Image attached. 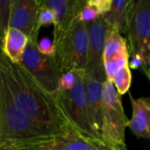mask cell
<instances>
[{
	"mask_svg": "<svg viewBox=\"0 0 150 150\" xmlns=\"http://www.w3.org/2000/svg\"><path fill=\"white\" fill-rule=\"evenodd\" d=\"M40 30H35L28 38L24 51L21 64L48 92L55 93L58 90L62 73L54 56L40 54L37 49V41Z\"/></svg>",
	"mask_w": 150,
	"mask_h": 150,
	"instance_id": "cell-5",
	"label": "cell"
},
{
	"mask_svg": "<svg viewBox=\"0 0 150 150\" xmlns=\"http://www.w3.org/2000/svg\"><path fill=\"white\" fill-rule=\"evenodd\" d=\"M76 83V73L75 71H69L61 75L58 90H70Z\"/></svg>",
	"mask_w": 150,
	"mask_h": 150,
	"instance_id": "cell-23",
	"label": "cell"
},
{
	"mask_svg": "<svg viewBox=\"0 0 150 150\" xmlns=\"http://www.w3.org/2000/svg\"><path fill=\"white\" fill-rule=\"evenodd\" d=\"M99 17V14L95 8V6L89 1H85L83 8L78 16V19L83 23H89L95 20L97 18Z\"/></svg>",
	"mask_w": 150,
	"mask_h": 150,
	"instance_id": "cell-20",
	"label": "cell"
},
{
	"mask_svg": "<svg viewBox=\"0 0 150 150\" xmlns=\"http://www.w3.org/2000/svg\"><path fill=\"white\" fill-rule=\"evenodd\" d=\"M56 134L17 108L0 61V145L20 150L51 142Z\"/></svg>",
	"mask_w": 150,
	"mask_h": 150,
	"instance_id": "cell-2",
	"label": "cell"
},
{
	"mask_svg": "<svg viewBox=\"0 0 150 150\" xmlns=\"http://www.w3.org/2000/svg\"><path fill=\"white\" fill-rule=\"evenodd\" d=\"M54 59L60 72L84 70L88 54V35L85 23L76 18L60 37L53 40Z\"/></svg>",
	"mask_w": 150,
	"mask_h": 150,
	"instance_id": "cell-3",
	"label": "cell"
},
{
	"mask_svg": "<svg viewBox=\"0 0 150 150\" xmlns=\"http://www.w3.org/2000/svg\"><path fill=\"white\" fill-rule=\"evenodd\" d=\"M112 82L120 95H124L129 91L132 83V72L128 64L122 67L115 74Z\"/></svg>",
	"mask_w": 150,
	"mask_h": 150,
	"instance_id": "cell-17",
	"label": "cell"
},
{
	"mask_svg": "<svg viewBox=\"0 0 150 150\" xmlns=\"http://www.w3.org/2000/svg\"><path fill=\"white\" fill-rule=\"evenodd\" d=\"M97 144L98 150H128L127 148H122L120 146L110 144L101 138H97Z\"/></svg>",
	"mask_w": 150,
	"mask_h": 150,
	"instance_id": "cell-25",
	"label": "cell"
},
{
	"mask_svg": "<svg viewBox=\"0 0 150 150\" xmlns=\"http://www.w3.org/2000/svg\"><path fill=\"white\" fill-rule=\"evenodd\" d=\"M0 45H1V44H0Z\"/></svg>",
	"mask_w": 150,
	"mask_h": 150,
	"instance_id": "cell-28",
	"label": "cell"
},
{
	"mask_svg": "<svg viewBox=\"0 0 150 150\" xmlns=\"http://www.w3.org/2000/svg\"><path fill=\"white\" fill-rule=\"evenodd\" d=\"M127 33L129 55L140 54L150 63L149 0H132Z\"/></svg>",
	"mask_w": 150,
	"mask_h": 150,
	"instance_id": "cell-6",
	"label": "cell"
},
{
	"mask_svg": "<svg viewBox=\"0 0 150 150\" xmlns=\"http://www.w3.org/2000/svg\"><path fill=\"white\" fill-rule=\"evenodd\" d=\"M90 2L95 6L99 16L105 14L112 6V0H90Z\"/></svg>",
	"mask_w": 150,
	"mask_h": 150,
	"instance_id": "cell-24",
	"label": "cell"
},
{
	"mask_svg": "<svg viewBox=\"0 0 150 150\" xmlns=\"http://www.w3.org/2000/svg\"><path fill=\"white\" fill-rule=\"evenodd\" d=\"M75 73L74 86L70 90H57L54 95L69 123L77 130L92 134L87 116L84 70L75 71Z\"/></svg>",
	"mask_w": 150,
	"mask_h": 150,
	"instance_id": "cell-7",
	"label": "cell"
},
{
	"mask_svg": "<svg viewBox=\"0 0 150 150\" xmlns=\"http://www.w3.org/2000/svg\"><path fill=\"white\" fill-rule=\"evenodd\" d=\"M38 0H11L9 27L22 32L27 38L40 27L37 25Z\"/></svg>",
	"mask_w": 150,
	"mask_h": 150,
	"instance_id": "cell-11",
	"label": "cell"
},
{
	"mask_svg": "<svg viewBox=\"0 0 150 150\" xmlns=\"http://www.w3.org/2000/svg\"><path fill=\"white\" fill-rule=\"evenodd\" d=\"M0 150H16L11 147L8 146H4V145H0Z\"/></svg>",
	"mask_w": 150,
	"mask_h": 150,
	"instance_id": "cell-27",
	"label": "cell"
},
{
	"mask_svg": "<svg viewBox=\"0 0 150 150\" xmlns=\"http://www.w3.org/2000/svg\"><path fill=\"white\" fill-rule=\"evenodd\" d=\"M11 2V0H0V44L9 27Z\"/></svg>",
	"mask_w": 150,
	"mask_h": 150,
	"instance_id": "cell-18",
	"label": "cell"
},
{
	"mask_svg": "<svg viewBox=\"0 0 150 150\" xmlns=\"http://www.w3.org/2000/svg\"><path fill=\"white\" fill-rule=\"evenodd\" d=\"M127 121L120 95L116 91L112 82L105 79L103 95L101 139L110 144L127 148L126 128Z\"/></svg>",
	"mask_w": 150,
	"mask_h": 150,
	"instance_id": "cell-4",
	"label": "cell"
},
{
	"mask_svg": "<svg viewBox=\"0 0 150 150\" xmlns=\"http://www.w3.org/2000/svg\"><path fill=\"white\" fill-rule=\"evenodd\" d=\"M54 15V39L65 33L73 22L78 18L85 0H40Z\"/></svg>",
	"mask_w": 150,
	"mask_h": 150,
	"instance_id": "cell-10",
	"label": "cell"
},
{
	"mask_svg": "<svg viewBox=\"0 0 150 150\" xmlns=\"http://www.w3.org/2000/svg\"><path fill=\"white\" fill-rule=\"evenodd\" d=\"M97 138L70 125L54 136L52 148L54 150H98Z\"/></svg>",
	"mask_w": 150,
	"mask_h": 150,
	"instance_id": "cell-12",
	"label": "cell"
},
{
	"mask_svg": "<svg viewBox=\"0 0 150 150\" xmlns=\"http://www.w3.org/2000/svg\"><path fill=\"white\" fill-rule=\"evenodd\" d=\"M130 100L133 114L127 121V127L138 138L149 140L150 136V101L149 98H134L131 94Z\"/></svg>",
	"mask_w": 150,
	"mask_h": 150,
	"instance_id": "cell-13",
	"label": "cell"
},
{
	"mask_svg": "<svg viewBox=\"0 0 150 150\" xmlns=\"http://www.w3.org/2000/svg\"><path fill=\"white\" fill-rule=\"evenodd\" d=\"M37 49L40 54L44 55H54V45L53 40L48 37H43L37 41Z\"/></svg>",
	"mask_w": 150,
	"mask_h": 150,
	"instance_id": "cell-22",
	"label": "cell"
},
{
	"mask_svg": "<svg viewBox=\"0 0 150 150\" xmlns=\"http://www.w3.org/2000/svg\"><path fill=\"white\" fill-rule=\"evenodd\" d=\"M105 79V76H98L84 71L88 122L92 134L98 138H101L103 95Z\"/></svg>",
	"mask_w": 150,
	"mask_h": 150,
	"instance_id": "cell-9",
	"label": "cell"
},
{
	"mask_svg": "<svg viewBox=\"0 0 150 150\" xmlns=\"http://www.w3.org/2000/svg\"><path fill=\"white\" fill-rule=\"evenodd\" d=\"M28 38L18 29L8 27L2 40L0 51L13 63H20L27 44Z\"/></svg>",
	"mask_w": 150,
	"mask_h": 150,
	"instance_id": "cell-14",
	"label": "cell"
},
{
	"mask_svg": "<svg viewBox=\"0 0 150 150\" xmlns=\"http://www.w3.org/2000/svg\"><path fill=\"white\" fill-rule=\"evenodd\" d=\"M120 59H129L127 41L122 34L112 30L105 44L102 55L103 64Z\"/></svg>",
	"mask_w": 150,
	"mask_h": 150,
	"instance_id": "cell-16",
	"label": "cell"
},
{
	"mask_svg": "<svg viewBox=\"0 0 150 150\" xmlns=\"http://www.w3.org/2000/svg\"><path fill=\"white\" fill-rule=\"evenodd\" d=\"M20 150H54L52 148V142L48 143H43V144H38L31 147L25 148Z\"/></svg>",
	"mask_w": 150,
	"mask_h": 150,
	"instance_id": "cell-26",
	"label": "cell"
},
{
	"mask_svg": "<svg viewBox=\"0 0 150 150\" xmlns=\"http://www.w3.org/2000/svg\"><path fill=\"white\" fill-rule=\"evenodd\" d=\"M39 10L37 13V25L41 27L43 25H47L54 23V13L46 6H44L40 0H38Z\"/></svg>",
	"mask_w": 150,
	"mask_h": 150,
	"instance_id": "cell-19",
	"label": "cell"
},
{
	"mask_svg": "<svg viewBox=\"0 0 150 150\" xmlns=\"http://www.w3.org/2000/svg\"><path fill=\"white\" fill-rule=\"evenodd\" d=\"M132 0H112L110 10L101 17L112 30L127 33L128 14Z\"/></svg>",
	"mask_w": 150,
	"mask_h": 150,
	"instance_id": "cell-15",
	"label": "cell"
},
{
	"mask_svg": "<svg viewBox=\"0 0 150 150\" xmlns=\"http://www.w3.org/2000/svg\"><path fill=\"white\" fill-rule=\"evenodd\" d=\"M85 25L88 35V54L84 71L105 77L102 55L106 39L112 29L101 16L91 22L85 23Z\"/></svg>",
	"mask_w": 150,
	"mask_h": 150,
	"instance_id": "cell-8",
	"label": "cell"
},
{
	"mask_svg": "<svg viewBox=\"0 0 150 150\" xmlns=\"http://www.w3.org/2000/svg\"><path fill=\"white\" fill-rule=\"evenodd\" d=\"M0 61L12 99L21 112L55 134L71 125L54 93L46 91L21 64L10 62L1 51Z\"/></svg>",
	"mask_w": 150,
	"mask_h": 150,
	"instance_id": "cell-1",
	"label": "cell"
},
{
	"mask_svg": "<svg viewBox=\"0 0 150 150\" xmlns=\"http://www.w3.org/2000/svg\"><path fill=\"white\" fill-rule=\"evenodd\" d=\"M128 67L130 69H142L147 77H149V63H148L142 55H129Z\"/></svg>",
	"mask_w": 150,
	"mask_h": 150,
	"instance_id": "cell-21",
	"label": "cell"
}]
</instances>
